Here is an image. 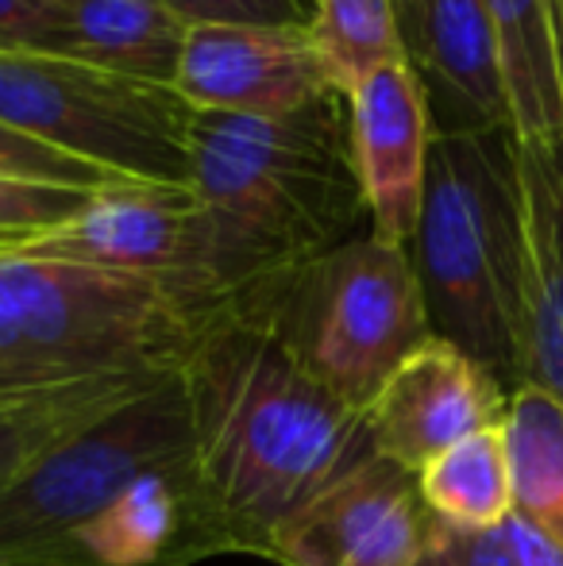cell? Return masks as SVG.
I'll return each mask as SVG.
<instances>
[{
	"label": "cell",
	"mask_w": 563,
	"mask_h": 566,
	"mask_svg": "<svg viewBox=\"0 0 563 566\" xmlns=\"http://www.w3.org/2000/svg\"><path fill=\"white\" fill-rule=\"evenodd\" d=\"M90 193L93 189L0 178V251L23 247V243H31V239L46 235L51 228L66 224L74 212H82Z\"/></svg>",
	"instance_id": "obj_21"
},
{
	"label": "cell",
	"mask_w": 563,
	"mask_h": 566,
	"mask_svg": "<svg viewBox=\"0 0 563 566\" xmlns=\"http://www.w3.org/2000/svg\"><path fill=\"white\" fill-rule=\"evenodd\" d=\"M436 339L467 350L505 389L521 386L525 212L513 127L436 132L409 239Z\"/></svg>",
	"instance_id": "obj_3"
},
{
	"label": "cell",
	"mask_w": 563,
	"mask_h": 566,
	"mask_svg": "<svg viewBox=\"0 0 563 566\" xmlns=\"http://www.w3.org/2000/svg\"><path fill=\"white\" fill-rule=\"evenodd\" d=\"M232 305L256 313L332 397L367 412L390 374L432 339L409 247L359 231Z\"/></svg>",
	"instance_id": "obj_5"
},
{
	"label": "cell",
	"mask_w": 563,
	"mask_h": 566,
	"mask_svg": "<svg viewBox=\"0 0 563 566\" xmlns=\"http://www.w3.org/2000/svg\"><path fill=\"white\" fill-rule=\"evenodd\" d=\"M0 566H28V563H15V559H4V555H0Z\"/></svg>",
	"instance_id": "obj_27"
},
{
	"label": "cell",
	"mask_w": 563,
	"mask_h": 566,
	"mask_svg": "<svg viewBox=\"0 0 563 566\" xmlns=\"http://www.w3.org/2000/svg\"><path fill=\"white\" fill-rule=\"evenodd\" d=\"M428 513L448 528L487 532L513 516V478L502 424L444 451L417 474Z\"/></svg>",
	"instance_id": "obj_19"
},
{
	"label": "cell",
	"mask_w": 563,
	"mask_h": 566,
	"mask_svg": "<svg viewBox=\"0 0 563 566\" xmlns=\"http://www.w3.org/2000/svg\"><path fill=\"white\" fill-rule=\"evenodd\" d=\"M355 170L367 201V231L409 247L421 217L428 147L436 119L428 90L409 59L371 70L347 93Z\"/></svg>",
	"instance_id": "obj_12"
},
{
	"label": "cell",
	"mask_w": 563,
	"mask_h": 566,
	"mask_svg": "<svg viewBox=\"0 0 563 566\" xmlns=\"http://www.w3.org/2000/svg\"><path fill=\"white\" fill-rule=\"evenodd\" d=\"M189 459L194 440L186 394L178 378H166L51 451L0 497V555L28 566H54L59 547L132 482Z\"/></svg>",
	"instance_id": "obj_7"
},
{
	"label": "cell",
	"mask_w": 563,
	"mask_h": 566,
	"mask_svg": "<svg viewBox=\"0 0 563 566\" xmlns=\"http://www.w3.org/2000/svg\"><path fill=\"white\" fill-rule=\"evenodd\" d=\"M409 62L428 90L436 132L513 127L487 0H421Z\"/></svg>",
	"instance_id": "obj_14"
},
{
	"label": "cell",
	"mask_w": 563,
	"mask_h": 566,
	"mask_svg": "<svg viewBox=\"0 0 563 566\" xmlns=\"http://www.w3.org/2000/svg\"><path fill=\"white\" fill-rule=\"evenodd\" d=\"M186 23L243 28H313V0H170Z\"/></svg>",
	"instance_id": "obj_23"
},
{
	"label": "cell",
	"mask_w": 563,
	"mask_h": 566,
	"mask_svg": "<svg viewBox=\"0 0 563 566\" xmlns=\"http://www.w3.org/2000/svg\"><path fill=\"white\" fill-rule=\"evenodd\" d=\"M62 4L54 0H0V54L43 51L59 43Z\"/></svg>",
	"instance_id": "obj_25"
},
{
	"label": "cell",
	"mask_w": 563,
	"mask_h": 566,
	"mask_svg": "<svg viewBox=\"0 0 563 566\" xmlns=\"http://www.w3.org/2000/svg\"><path fill=\"white\" fill-rule=\"evenodd\" d=\"M436 532L417 474L371 454L282 524L279 566H417Z\"/></svg>",
	"instance_id": "obj_9"
},
{
	"label": "cell",
	"mask_w": 563,
	"mask_h": 566,
	"mask_svg": "<svg viewBox=\"0 0 563 566\" xmlns=\"http://www.w3.org/2000/svg\"><path fill=\"white\" fill-rule=\"evenodd\" d=\"M502 432L513 513L563 547V401L541 386L510 389Z\"/></svg>",
	"instance_id": "obj_18"
},
{
	"label": "cell",
	"mask_w": 563,
	"mask_h": 566,
	"mask_svg": "<svg viewBox=\"0 0 563 566\" xmlns=\"http://www.w3.org/2000/svg\"><path fill=\"white\" fill-rule=\"evenodd\" d=\"M518 178L525 212L521 386L563 401V132L518 135Z\"/></svg>",
	"instance_id": "obj_13"
},
{
	"label": "cell",
	"mask_w": 563,
	"mask_h": 566,
	"mask_svg": "<svg viewBox=\"0 0 563 566\" xmlns=\"http://www.w3.org/2000/svg\"><path fill=\"white\" fill-rule=\"evenodd\" d=\"M513 135L563 132V0H487Z\"/></svg>",
	"instance_id": "obj_17"
},
{
	"label": "cell",
	"mask_w": 563,
	"mask_h": 566,
	"mask_svg": "<svg viewBox=\"0 0 563 566\" xmlns=\"http://www.w3.org/2000/svg\"><path fill=\"white\" fill-rule=\"evenodd\" d=\"M505 405L510 389L487 366L432 336L390 374L363 420L383 459L421 474L456 443L502 424Z\"/></svg>",
	"instance_id": "obj_11"
},
{
	"label": "cell",
	"mask_w": 563,
	"mask_h": 566,
	"mask_svg": "<svg viewBox=\"0 0 563 566\" xmlns=\"http://www.w3.org/2000/svg\"><path fill=\"white\" fill-rule=\"evenodd\" d=\"M174 93L194 113L279 119L344 90L313 28L189 23Z\"/></svg>",
	"instance_id": "obj_10"
},
{
	"label": "cell",
	"mask_w": 563,
	"mask_h": 566,
	"mask_svg": "<svg viewBox=\"0 0 563 566\" xmlns=\"http://www.w3.org/2000/svg\"><path fill=\"white\" fill-rule=\"evenodd\" d=\"M394 12H398V31L402 43H406V54H414L417 28H421V0H394Z\"/></svg>",
	"instance_id": "obj_26"
},
{
	"label": "cell",
	"mask_w": 563,
	"mask_h": 566,
	"mask_svg": "<svg viewBox=\"0 0 563 566\" xmlns=\"http://www.w3.org/2000/svg\"><path fill=\"white\" fill-rule=\"evenodd\" d=\"M194 478L228 555L267 559L321 490L375 451L363 412L316 386L256 313L225 305L178 374Z\"/></svg>",
	"instance_id": "obj_1"
},
{
	"label": "cell",
	"mask_w": 563,
	"mask_h": 566,
	"mask_svg": "<svg viewBox=\"0 0 563 566\" xmlns=\"http://www.w3.org/2000/svg\"><path fill=\"white\" fill-rule=\"evenodd\" d=\"M54 4H70V0H54Z\"/></svg>",
	"instance_id": "obj_28"
},
{
	"label": "cell",
	"mask_w": 563,
	"mask_h": 566,
	"mask_svg": "<svg viewBox=\"0 0 563 566\" xmlns=\"http://www.w3.org/2000/svg\"><path fill=\"white\" fill-rule=\"evenodd\" d=\"M20 251L147 277L201 308H225L201 201L189 186L108 181L82 212Z\"/></svg>",
	"instance_id": "obj_8"
},
{
	"label": "cell",
	"mask_w": 563,
	"mask_h": 566,
	"mask_svg": "<svg viewBox=\"0 0 563 566\" xmlns=\"http://www.w3.org/2000/svg\"><path fill=\"white\" fill-rule=\"evenodd\" d=\"M417 566H521V563L510 544L505 524L487 532H463L436 521V532Z\"/></svg>",
	"instance_id": "obj_24"
},
{
	"label": "cell",
	"mask_w": 563,
	"mask_h": 566,
	"mask_svg": "<svg viewBox=\"0 0 563 566\" xmlns=\"http://www.w3.org/2000/svg\"><path fill=\"white\" fill-rule=\"evenodd\" d=\"M186 35L170 0H70L51 54L174 90Z\"/></svg>",
	"instance_id": "obj_15"
},
{
	"label": "cell",
	"mask_w": 563,
	"mask_h": 566,
	"mask_svg": "<svg viewBox=\"0 0 563 566\" xmlns=\"http://www.w3.org/2000/svg\"><path fill=\"white\" fill-rule=\"evenodd\" d=\"M220 308L147 277L0 251V394L93 378H170Z\"/></svg>",
	"instance_id": "obj_4"
},
{
	"label": "cell",
	"mask_w": 563,
	"mask_h": 566,
	"mask_svg": "<svg viewBox=\"0 0 563 566\" xmlns=\"http://www.w3.org/2000/svg\"><path fill=\"white\" fill-rule=\"evenodd\" d=\"M0 124L121 181L189 186L194 170V108L170 85L62 54H0Z\"/></svg>",
	"instance_id": "obj_6"
},
{
	"label": "cell",
	"mask_w": 563,
	"mask_h": 566,
	"mask_svg": "<svg viewBox=\"0 0 563 566\" xmlns=\"http://www.w3.org/2000/svg\"><path fill=\"white\" fill-rule=\"evenodd\" d=\"M163 381L166 378H93L74 386L0 394V497L20 485L51 451Z\"/></svg>",
	"instance_id": "obj_16"
},
{
	"label": "cell",
	"mask_w": 563,
	"mask_h": 566,
	"mask_svg": "<svg viewBox=\"0 0 563 566\" xmlns=\"http://www.w3.org/2000/svg\"><path fill=\"white\" fill-rule=\"evenodd\" d=\"M313 39L344 93L371 70L409 59L394 0H313Z\"/></svg>",
	"instance_id": "obj_20"
},
{
	"label": "cell",
	"mask_w": 563,
	"mask_h": 566,
	"mask_svg": "<svg viewBox=\"0 0 563 566\" xmlns=\"http://www.w3.org/2000/svg\"><path fill=\"white\" fill-rule=\"evenodd\" d=\"M189 155L228 305L367 224L347 93L279 119L194 113Z\"/></svg>",
	"instance_id": "obj_2"
},
{
	"label": "cell",
	"mask_w": 563,
	"mask_h": 566,
	"mask_svg": "<svg viewBox=\"0 0 563 566\" xmlns=\"http://www.w3.org/2000/svg\"><path fill=\"white\" fill-rule=\"evenodd\" d=\"M0 178L46 181V186H70V189H101L108 181H121L77 163V158L59 155V150L28 139V135L8 132L4 124H0Z\"/></svg>",
	"instance_id": "obj_22"
}]
</instances>
